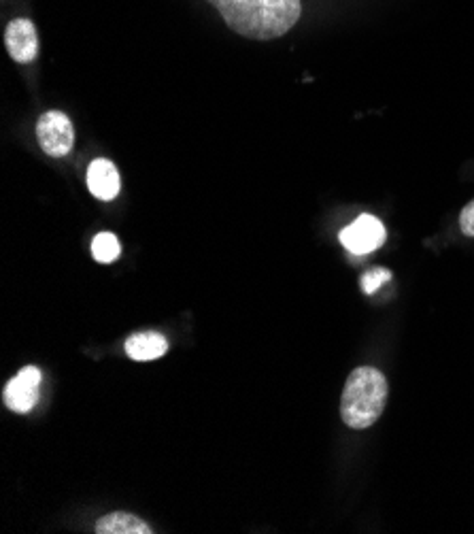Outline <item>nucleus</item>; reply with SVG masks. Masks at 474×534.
Returning <instances> with one entry per match:
<instances>
[{"mask_svg": "<svg viewBox=\"0 0 474 534\" xmlns=\"http://www.w3.org/2000/svg\"><path fill=\"white\" fill-rule=\"evenodd\" d=\"M226 24L247 39L283 37L300 18V0H209Z\"/></svg>", "mask_w": 474, "mask_h": 534, "instance_id": "obj_1", "label": "nucleus"}, {"mask_svg": "<svg viewBox=\"0 0 474 534\" xmlns=\"http://www.w3.org/2000/svg\"><path fill=\"white\" fill-rule=\"evenodd\" d=\"M387 403V379L372 366L355 369L345 383L341 415L353 430H364L375 424Z\"/></svg>", "mask_w": 474, "mask_h": 534, "instance_id": "obj_2", "label": "nucleus"}, {"mask_svg": "<svg viewBox=\"0 0 474 534\" xmlns=\"http://www.w3.org/2000/svg\"><path fill=\"white\" fill-rule=\"evenodd\" d=\"M37 139L47 156L62 158L71 154L75 143V130L71 120L62 111H47L37 124Z\"/></svg>", "mask_w": 474, "mask_h": 534, "instance_id": "obj_3", "label": "nucleus"}, {"mask_svg": "<svg viewBox=\"0 0 474 534\" xmlns=\"http://www.w3.org/2000/svg\"><path fill=\"white\" fill-rule=\"evenodd\" d=\"M385 226L375 215H360L358 220L349 224L341 232V243L355 256H364L375 252L385 243Z\"/></svg>", "mask_w": 474, "mask_h": 534, "instance_id": "obj_4", "label": "nucleus"}, {"mask_svg": "<svg viewBox=\"0 0 474 534\" xmlns=\"http://www.w3.org/2000/svg\"><path fill=\"white\" fill-rule=\"evenodd\" d=\"M39 388H41V371L37 366H26L15 375L5 388V405L15 413H28L39 403Z\"/></svg>", "mask_w": 474, "mask_h": 534, "instance_id": "obj_5", "label": "nucleus"}, {"mask_svg": "<svg viewBox=\"0 0 474 534\" xmlns=\"http://www.w3.org/2000/svg\"><path fill=\"white\" fill-rule=\"evenodd\" d=\"M5 45L15 62L28 64L35 60L39 54V37L35 24L26 18L13 20L5 30Z\"/></svg>", "mask_w": 474, "mask_h": 534, "instance_id": "obj_6", "label": "nucleus"}, {"mask_svg": "<svg viewBox=\"0 0 474 534\" xmlns=\"http://www.w3.org/2000/svg\"><path fill=\"white\" fill-rule=\"evenodd\" d=\"M88 188L100 200H113L120 194V173L111 160L98 158L88 169Z\"/></svg>", "mask_w": 474, "mask_h": 534, "instance_id": "obj_7", "label": "nucleus"}, {"mask_svg": "<svg viewBox=\"0 0 474 534\" xmlns=\"http://www.w3.org/2000/svg\"><path fill=\"white\" fill-rule=\"evenodd\" d=\"M168 352V341L160 332H137V335L128 337L126 341V354L137 362L158 360Z\"/></svg>", "mask_w": 474, "mask_h": 534, "instance_id": "obj_8", "label": "nucleus"}, {"mask_svg": "<svg viewBox=\"0 0 474 534\" xmlns=\"http://www.w3.org/2000/svg\"><path fill=\"white\" fill-rule=\"evenodd\" d=\"M98 534H151L154 530L145 524L141 517L132 515V513H109L105 517H100L96 524Z\"/></svg>", "mask_w": 474, "mask_h": 534, "instance_id": "obj_9", "label": "nucleus"}, {"mask_svg": "<svg viewBox=\"0 0 474 534\" xmlns=\"http://www.w3.org/2000/svg\"><path fill=\"white\" fill-rule=\"evenodd\" d=\"M92 254L98 262L111 264L120 256V241H117V237L111 235V232H100L92 241Z\"/></svg>", "mask_w": 474, "mask_h": 534, "instance_id": "obj_10", "label": "nucleus"}, {"mask_svg": "<svg viewBox=\"0 0 474 534\" xmlns=\"http://www.w3.org/2000/svg\"><path fill=\"white\" fill-rule=\"evenodd\" d=\"M389 279H392V273L387 269H372L362 277V290L364 294H375Z\"/></svg>", "mask_w": 474, "mask_h": 534, "instance_id": "obj_11", "label": "nucleus"}, {"mask_svg": "<svg viewBox=\"0 0 474 534\" xmlns=\"http://www.w3.org/2000/svg\"><path fill=\"white\" fill-rule=\"evenodd\" d=\"M460 228L466 237H474V200L464 207L460 215Z\"/></svg>", "mask_w": 474, "mask_h": 534, "instance_id": "obj_12", "label": "nucleus"}]
</instances>
